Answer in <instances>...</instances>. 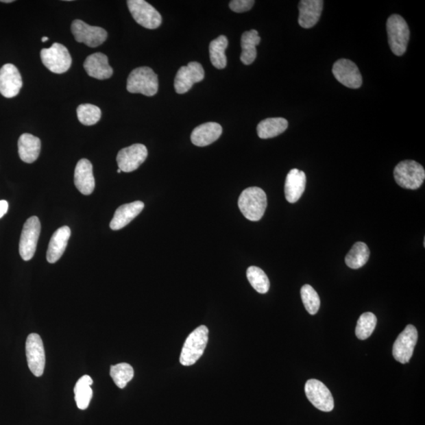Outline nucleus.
I'll list each match as a JSON object with an SVG mask.
<instances>
[{
	"label": "nucleus",
	"mask_w": 425,
	"mask_h": 425,
	"mask_svg": "<svg viewBox=\"0 0 425 425\" xmlns=\"http://www.w3.org/2000/svg\"><path fill=\"white\" fill-rule=\"evenodd\" d=\"M84 68L90 77L95 79L105 80L113 75V69L109 65L108 58L103 53L89 56L84 61Z\"/></svg>",
	"instance_id": "18"
},
{
	"label": "nucleus",
	"mask_w": 425,
	"mask_h": 425,
	"mask_svg": "<svg viewBox=\"0 0 425 425\" xmlns=\"http://www.w3.org/2000/svg\"><path fill=\"white\" fill-rule=\"evenodd\" d=\"M0 2L10 3H12L14 1H13V0H1V1H0Z\"/></svg>",
	"instance_id": "37"
},
{
	"label": "nucleus",
	"mask_w": 425,
	"mask_h": 425,
	"mask_svg": "<svg viewBox=\"0 0 425 425\" xmlns=\"http://www.w3.org/2000/svg\"><path fill=\"white\" fill-rule=\"evenodd\" d=\"M127 90L130 93H140L154 97L158 90L157 74L150 67L143 66L132 71L127 80Z\"/></svg>",
	"instance_id": "3"
},
{
	"label": "nucleus",
	"mask_w": 425,
	"mask_h": 425,
	"mask_svg": "<svg viewBox=\"0 0 425 425\" xmlns=\"http://www.w3.org/2000/svg\"><path fill=\"white\" fill-rule=\"evenodd\" d=\"M208 328L205 326L198 327L189 335L180 354V364L184 366L193 365L203 356L208 343Z\"/></svg>",
	"instance_id": "2"
},
{
	"label": "nucleus",
	"mask_w": 425,
	"mask_h": 425,
	"mask_svg": "<svg viewBox=\"0 0 425 425\" xmlns=\"http://www.w3.org/2000/svg\"><path fill=\"white\" fill-rule=\"evenodd\" d=\"M71 31L78 42H84L90 47L103 45L108 38V33L104 29L89 25L82 20L73 21Z\"/></svg>",
	"instance_id": "12"
},
{
	"label": "nucleus",
	"mask_w": 425,
	"mask_h": 425,
	"mask_svg": "<svg viewBox=\"0 0 425 425\" xmlns=\"http://www.w3.org/2000/svg\"><path fill=\"white\" fill-rule=\"evenodd\" d=\"M261 42L258 32L255 29L247 31L241 37L242 53L241 60L244 65H251L257 57L256 47Z\"/></svg>",
	"instance_id": "25"
},
{
	"label": "nucleus",
	"mask_w": 425,
	"mask_h": 425,
	"mask_svg": "<svg viewBox=\"0 0 425 425\" xmlns=\"http://www.w3.org/2000/svg\"><path fill=\"white\" fill-rule=\"evenodd\" d=\"M74 184L80 193L85 195H91L95 189V182L93 168L88 159H81L74 171Z\"/></svg>",
	"instance_id": "17"
},
{
	"label": "nucleus",
	"mask_w": 425,
	"mask_h": 425,
	"mask_svg": "<svg viewBox=\"0 0 425 425\" xmlns=\"http://www.w3.org/2000/svg\"><path fill=\"white\" fill-rule=\"evenodd\" d=\"M254 3V0H232L230 3V8L234 12L243 13L251 10Z\"/></svg>",
	"instance_id": "35"
},
{
	"label": "nucleus",
	"mask_w": 425,
	"mask_h": 425,
	"mask_svg": "<svg viewBox=\"0 0 425 425\" xmlns=\"http://www.w3.org/2000/svg\"><path fill=\"white\" fill-rule=\"evenodd\" d=\"M247 278L250 284L258 293H267L270 287L269 280L262 269L257 267H249L247 270Z\"/></svg>",
	"instance_id": "30"
},
{
	"label": "nucleus",
	"mask_w": 425,
	"mask_h": 425,
	"mask_svg": "<svg viewBox=\"0 0 425 425\" xmlns=\"http://www.w3.org/2000/svg\"><path fill=\"white\" fill-rule=\"evenodd\" d=\"M306 396L317 410L331 412L335 406L332 393L322 382L311 379L305 385Z\"/></svg>",
	"instance_id": "11"
},
{
	"label": "nucleus",
	"mask_w": 425,
	"mask_h": 425,
	"mask_svg": "<svg viewBox=\"0 0 425 425\" xmlns=\"http://www.w3.org/2000/svg\"><path fill=\"white\" fill-rule=\"evenodd\" d=\"M121 172V170L120 169H118V173H120Z\"/></svg>",
	"instance_id": "39"
},
{
	"label": "nucleus",
	"mask_w": 425,
	"mask_h": 425,
	"mask_svg": "<svg viewBox=\"0 0 425 425\" xmlns=\"http://www.w3.org/2000/svg\"><path fill=\"white\" fill-rule=\"evenodd\" d=\"M19 154L21 160L26 163H33L38 158L41 150V141L38 137L25 134L20 136Z\"/></svg>",
	"instance_id": "24"
},
{
	"label": "nucleus",
	"mask_w": 425,
	"mask_h": 425,
	"mask_svg": "<svg viewBox=\"0 0 425 425\" xmlns=\"http://www.w3.org/2000/svg\"><path fill=\"white\" fill-rule=\"evenodd\" d=\"M205 71L201 64L191 62L188 66H182L174 80V88L178 94L188 93L194 84L203 81Z\"/></svg>",
	"instance_id": "13"
},
{
	"label": "nucleus",
	"mask_w": 425,
	"mask_h": 425,
	"mask_svg": "<svg viewBox=\"0 0 425 425\" xmlns=\"http://www.w3.org/2000/svg\"><path fill=\"white\" fill-rule=\"evenodd\" d=\"M387 32L392 52L397 56L405 54L411 34L405 19L398 14L391 15L387 21Z\"/></svg>",
	"instance_id": "4"
},
{
	"label": "nucleus",
	"mask_w": 425,
	"mask_h": 425,
	"mask_svg": "<svg viewBox=\"0 0 425 425\" xmlns=\"http://www.w3.org/2000/svg\"><path fill=\"white\" fill-rule=\"evenodd\" d=\"M376 323L377 319L373 313H364L359 317L356 326V337L361 340L368 339L374 332Z\"/></svg>",
	"instance_id": "32"
},
{
	"label": "nucleus",
	"mask_w": 425,
	"mask_h": 425,
	"mask_svg": "<svg viewBox=\"0 0 425 425\" xmlns=\"http://www.w3.org/2000/svg\"><path fill=\"white\" fill-rule=\"evenodd\" d=\"M239 208L247 219L252 221L261 220L267 207V197L265 191L258 187L248 188L243 191L238 201Z\"/></svg>",
	"instance_id": "1"
},
{
	"label": "nucleus",
	"mask_w": 425,
	"mask_h": 425,
	"mask_svg": "<svg viewBox=\"0 0 425 425\" xmlns=\"http://www.w3.org/2000/svg\"><path fill=\"white\" fill-rule=\"evenodd\" d=\"M147 154V149L145 145L136 143L121 149L117 156V162L121 172L135 171L145 162Z\"/></svg>",
	"instance_id": "14"
},
{
	"label": "nucleus",
	"mask_w": 425,
	"mask_h": 425,
	"mask_svg": "<svg viewBox=\"0 0 425 425\" xmlns=\"http://www.w3.org/2000/svg\"><path fill=\"white\" fill-rule=\"evenodd\" d=\"M418 338L417 328L409 325L398 336L393 345V357L402 364H406L412 358Z\"/></svg>",
	"instance_id": "10"
},
{
	"label": "nucleus",
	"mask_w": 425,
	"mask_h": 425,
	"mask_svg": "<svg viewBox=\"0 0 425 425\" xmlns=\"http://www.w3.org/2000/svg\"><path fill=\"white\" fill-rule=\"evenodd\" d=\"M289 121L283 118L267 119L257 126V132L261 139H270L283 134L288 129Z\"/></svg>",
	"instance_id": "26"
},
{
	"label": "nucleus",
	"mask_w": 425,
	"mask_h": 425,
	"mask_svg": "<svg viewBox=\"0 0 425 425\" xmlns=\"http://www.w3.org/2000/svg\"><path fill=\"white\" fill-rule=\"evenodd\" d=\"M228 45L227 37L223 35L210 42L209 47L210 61L212 65L219 70H222L227 66L226 50Z\"/></svg>",
	"instance_id": "28"
},
{
	"label": "nucleus",
	"mask_w": 425,
	"mask_h": 425,
	"mask_svg": "<svg viewBox=\"0 0 425 425\" xmlns=\"http://www.w3.org/2000/svg\"><path fill=\"white\" fill-rule=\"evenodd\" d=\"M93 380L91 376L88 375L83 376L80 379L74 387V395L75 401L80 410H86L93 398L92 385Z\"/></svg>",
	"instance_id": "27"
},
{
	"label": "nucleus",
	"mask_w": 425,
	"mask_h": 425,
	"mask_svg": "<svg viewBox=\"0 0 425 425\" xmlns=\"http://www.w3.org/2000/svg\"><path fill=\"white\" fill-rule=\"evenodd\" d=\"M394 178L400 187L416 190L424 183L425 171L421 164L413 160H405L397 165Z\"/></svg>",
	"instance_id": "5"
},
{
	"label": "nucleus",
	"mask_w": 425,
	"mask_h": 425,
	"mask_svg": "<svg viewBox=\"0 0 425 425\" xmlns=\"http://www.w3.org/2000/svg\"><path fill=\"white\" fill-rule=\"evenodd\" d=\"M222 134V127L216 122L202 124L191 132V141L194 145L206 147L219 140Z\"/></svg>",
	"instance_id": "21"
},
{
	"label": "nucleus",
	"mask_w": 425,
	"mask_h": 425,
	"mask_svg": "<svg viewBox=\"0 0 425 425\" xmlns=\"http://www.w3.org/2000/svg\"><path fill=\"white\" fill-rule=\"evenodd\" d=\"M110 374L112 377L114 384L119 389H123L127 382L134 378V370L130 364L120 363L111 366Z\"/></svg>",
	"instance_id": "31"
},
{
	"label": "nucleus",
	"mask_w": 425,
	"mask_h": 425,
	"mask_svg": "<svg viewBox=\"0 0 425 425\" xmlns=\"http://www.w3.org/2000/svg\"><path fill=\"white\" fill-rule=\"evenodd\" d=\"M370 252L367 245L363 242H357L345 258L348 267L358 269L364 267L369 258Z\"/></svg>",
	"instance_id": "29"
},
{
	"label": "nucleus",
	"mask_w": 425,
	"mask_h": 425,
	"mask_svg": "<svg viewBox=\"0 0 425 425\" xmlns=\"http://www.w3.org/2000/svg\"><path fill=\"white\" fill-rule=\"evenodd\" d=\"M40 230V221L37 217H31L25 223L19 243V253L24 261H29L34 256Z\"/></svg>",
	"instance_id": "8"
},
{
	"label": "nucleus",
	"mask_w": 425,
	"mask_h": 425,
	"mask_svg": "<svg viewBox=\"0 0 425 425\" xmlns=\"http://www.w3.org/2000/svg\"><path fill=\"white\" fill-rule=\"evenodd\" d=\"M49 40V37H47V36H44V37H42V38L41 41H42V42H46V41H47V40Z\"/></svg>",
	"instance_id": "38"
},
{
	"label": "nucleus",
	"mask_w": 425,
	"mask_h": 425,
	"mask_svg": "<svg viewBox=\"0 0 425 425\" xmlns=\"http://www.w3.org/2000/svg\"><path fill=\"white\" fill-rule=\"evenodd\" d=\"M77 113L80 122L88 126L97 124L101 119V115H102V112L98 106L93 104L80 105Z\"/></svg>",
	"instance_id": "33"
},
{
	"label": "nucleus",
	"mask_w": 425,
	"mask_h": 425,
	"mask_svg": "<svg viewBox=\"0 0 425 425\" xmlns=\"http://www.w3.org/2000/svg\"><path fill=\"white\" fill-rule=\"evenodd\" d=\"M143 208H145V204L141 201H136L134 203L121 206L115 211L113 219L110 221L111 230H119L129 225L141 214Z\"/></svg>",
	"instance_id": "22"
},
{
	"label": "nucleus",
	"mask_w": 425,
	"mask_h": 425,
	"mask_svg": "<svg viewBox=\"0 0 425 425\" xmlns=\"http://www.w3.org/2000/svg\"><path fill=\"white\" fill-rule=\"evenodd\" d=\"M42 64L50 71L55 73H63L69 71L72 64V58L66 47L58 42H55L50 49L40 51Z\"/></svg>",
	"instance_id": "6"
},
{
	"label": "nucleus",
	"mask_w": 425,
	"mask_h": 425,
	"mask_svg": "<svg viewBox=\"0 0 425 425\" xmlns=\"http://www.w3.org/2000/svg\"><path fill=\"white\" fill-rule=\"evenodd\" d=\"M71 235V228L63 226L53 234L49 249L47 252V260L49 263H56L62 256L67 247L69 239Z\"/></svg>",
	"instance_id": "23"
},
{
	"label": "nucleus",
	"mask_w": 425,
	"mask_h": 425,
	"mask_svg": "<svg viewBox=\"0 0 425 425\" xmlns=\"http://www.w3.org/2000/svg\"><path fill=\"white\" fill-rule=\"evenodd\" d=\"M25 353L32 373L37 377L41 376L45 368V350L38 334L32 333L26 339Z\"/></svg>",
	"instance_id": "9"
},
{
	"label": "nucleus",
	"mask_w": 425,
	"mask_h": 425,
	"mask_svg": "<svg viewBox=\"0 0 425 425\" xmlns=\"http://www.w3.org/2000/svg\"><path fill=\"white\" fill-rule=\"evenodd\" d=\"M9 204L6 200H0V219L7 214Z\"/></svg>",
	"instance_id": "36"
},
{
	"label": "nucleus",
	"mask_w": 425,
	"mask_h": 425,
	"mask_svg": "<svg viewBox=\"0 0 425 425\" xmlns=\"http://www.w3.org/2000/svg\"><path fill=\"white\" fill-rule=\"evenodd\" d=\"M301 297L307 312L311 315H316L321 306L317 292L311 285L306 284L301 289Z\"/></svg>",
	"instance_id": "34"
},
{
	"label": "nucleus",
	"mask_w": 425,
	"mask_h": 425,
	"mask_svg": "<svg viewBox=\"0 0 425 425\" xmlns=\"http://www.w3.org/2000/svg\"><path fill=\"white\" fill-rule=\"evenodd\" d=\"M306 184V177L304 171L297 169H291L287 175L284 193L287 201L295 204L304 194Z\"/></svg>",
	"instance_id": "19"
},
{
	"label": "nucleus",
	"mask_w": 425,
	"mask_h": 425,
	"mask_svg": "<svg viewBox=\"0 0 425 425\" xmlns=\"http://www.w3.org/2000/svg\"><path fill=\"white\" fill-rule=\"evenodd\" d=\"M127 8L136 23L148 29H156L161 25L160 13L145 0H129Z\"/></svg>",
	"instance_id": "7"
},
{
	"label": "nucleus",
	"mask_w": 425,
	"mask_h": 425,
	"mask_svg": "<svg viewBox=\"0 0 425 425\" xmlns=\"http://www.w3.org/2000/svg\"><path fill=\"white\" fill-rule=\"evenodd\" d=\"M324 1L322 0H302L299 4V24L301 27L311 29L321 18Z\"/></svg>",
	"instance_id": "20"
},
{
	"label": "nucleus",
	"mask_w": 425,
	"mask_h": 425,
	"mask_svg": "<svg viewBox=\"0 0 425 425\" xmlns=\"http://www.w3.org/2000/svg\"><path fill=\"white\" fill-rule=\"evenodd\" d=\"M23 84L21 73L13 64H6L0 69V93L4 97H15L23 88Z\"/></svg>",
	"instance_id": "16"
},
{
	"label": "nucleus",
	"mask_w": 425,
	"mask_h": 425,
	"mask_svg": "<svg viewBox=\"0 0 425 425\" xmlns=\"http://www.w3.org/2000/svg\"><path fill=\"white\" fill-rule=\"evenodd\" d=\"M332 73L337 81L350 88H359L363 84V77L357 65L349 60H339L334 63Z\"/></svg>",
	"instance_id": "15"
}]
</instances>
